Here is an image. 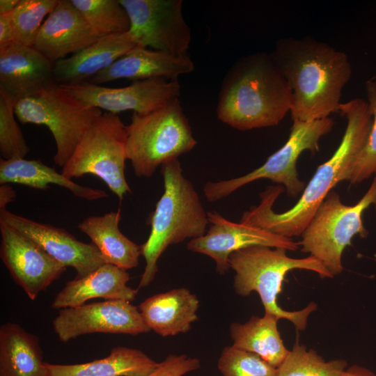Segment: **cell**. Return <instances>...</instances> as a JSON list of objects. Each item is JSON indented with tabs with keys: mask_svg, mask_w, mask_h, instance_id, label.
<instances>
[{
	"mask_svg": "<svg viewBox=\"0 0 376 376\" xmlns=\"http://www.w3.org/2000/svg\"><path fill=\"white\" fill-rule=\"evenodd\" d=\"M368 104L373 116L372 127L363 148L357 155L348 180L357 184L376 173V79L365 83Z\"/></svg>",
	"mask_w": 376,
	"mask_h": 376,
	"instance_id": "33",
	"label": "cell"
},
{
	"mask_svg": "<svg viewBox=\"0 0 376 376\" xmlns=\"http://www.w3.org/2000/svg\"><path fill=\"white\" fill-rule=\"evenodd\" d=\"M217 367L223 376H277V368L258 355L233 345L223 349Z\"/></svg>",
	"mask_w": 376,
	"mask_h": 376,
	"instance_id": "31",
	"label": "cell"
},
{
	"mask_svg": "<svg viewBox=\"0 0 376 376\" xmlns=\"http://www.w3.org/2000/svg\"><path fill=\"white\" fill-rule=\"evenodd\" d=\"M120 210L101 216H90L79 224V229L89 237L105 263L127 270L139 265L141 246L128 239L119 229Z\"/></svg>",
	"mask_w": 376,
	"mask_h": 376,
	"instance_id": "23",
	"label": "cell"
},
{
	"mask_svg": "<svg viewBox=\"0 0 376 376\" xmlns=\"http://www.w3.org/2000/svg\"><path fill=\"white\" fill-rule=\"evenodd\" d=\"M164 192L149 219L151 230L141 246L146 267L139 288L149 285L158 271L157 261L172 244L205 234L207 212L191 182L185 177L178 159L161 166Z\"/></svg>",
	"mask_w": 376,
	"mask_h": 376,
	"instance_id": "4",
	"label": "cell"
},
{
	"mask_svg": "<svg viewBox=\"0 0 376 376\" xmlns=\"http://www.w3.org/2000/svg\"><path fill=\"white\" fill-rule=\"evenodd\" d=\"M334 125V120L330 117L312 121H293L287 141L261 166L240 177L206 182L203 187L206 199L210 202L219 201L242 186L263 178L283 185L288 196H297L306 187L305 182L298 178L296 165L299 157L305 150L312 153L318 151L320 138L329 133Z\"/></svg>",
	"mask_w": 376,
	"mask_h": 376,
	"instance_id": "10",
	"label": "cell"
},
{
	"mask_svg": "<svg viewBox=\"0 0 376 376\" xmlns=\"http://www.w3.org/2000/svg\"><path fill=\"white\" fill-rule=\"evenodd\" d=\"M194 70V64L189 55H173L136 45L90 82L99 85L120 79L132 81L157 78L173 80Z\"/></svg>",
	"mask_w": 376,
	"mask_h": 376,
	"instance_id": "19",
	"label": "cell"
},
{
	"mask_svg": "<svg viewBox=\"0 0 376 376\" xmlns=\"http://www.w3.org/2000/svg\"><path fill=\"white\" fill-rule=\"evenodd\" d=\"M54 63L33 47L13 42L0 47V91L15 103L55 83Z\"/></svg>",
	"mask_w": 376,
	"mask_h": 376,
	"instance_id": "17",
	"label": "cell"
},
{
	"mask_svg": "<svg viewBox=\"0 0 376 376\" xmlns=\"http://www.w3.org/2000/svg\"><path fill=\"white\" fill-rule=\"evenodd\" d=\"M287 250L266 246H251L232 253L228 259L230 268L235 272L233 287L240 296L258 294L265 313L285 319L297 330L306 329L309 315L318 309L314 301L299 311H286L277 303L285 274L292 269H304L318 274L321 278L331 279L332 274L316 258H293Z\"/></svg>",
	"mask_w": 376,
	"mask_h": 376,
	"instance_id": "5",
	"label": "cell"
},
{
	"mask_svg": "<svg viewBox=\"0 0 376 376\" xmlns=\"http://www.w3.org/2000/svg\"><path fill=\"white\" fill-rule=\"evenodd\" d=\"M136 45L128 31L102 36L82 50L56 61L54 82L76 84L91 79Z\"/></svg>",
	"mask_w": 376,
	"mask_h": 376,
	"instance_id": "20",
	"label": "cell"
},
{
	"mask_svg": "<svg viewBox=\"0 0 376 376\" xmlns=\"http://www.w3.org/2000/svg\"><path fill=\"white\" fill-rule=\"evenodd\" d=\"M342 376H376V375L366 368L353 365L347 368Z\"/></svg>",
	"mask_w": 376,
	"mask_h": 376,
	"instance_id": "37",
	"label": "cell"
},
{
	"mask_svg": "<svg viewBox=\"0 0 376 376\" xmlns=\"http://www.w3.org/2000/svg\"><path fill=\"white\" fill-rule=\"evenodd\" d=\"M16 197L15 191L8 184L0 187V210L6 209V205L13 201Z\"/></svg>",
	"mask_w": 376,
	"mask_h": 376,
	"instance_id": "36",
	"label": "cell"
},
{
	"mask_svg": "<svg viewBox=\"0 0 376 376\" xmlns=\"http://www.w3.org/2000/svg\"><path fill=\"white\" fill-rule=\"evenodd\" d=\"M126 139V125L120 117L102 113L83 135L61 173L69 179L94 175L122 200L132 192L125 175Z\"/></svg>",
	"mask_w": 376,
	"mask_h": 376,
	"instance_id": "9",
	"label": "cell"
},
{
	"mask_svg": "<svg viewBox=\"0 0 376 376\" xmlns=\"http://www.w3.org/2000/svg\"><path fill=\"white\" fill-rule=\"evenodd\" d=\"M101 37L71 0H59L42 23L33 47L55 63L82 50Z\"/></svg>",
	"mask_w": 376,
	"mask_h": 376,
	"instance_id": "18",
	"label": "cell"
},
{
	"mask_svg": "<svg viewBox=\"0 0 376 376\" xmlns=\"http://www.w3.org/2000/svg\"><path fill=\"white\" fill-rule=\"evenodd\" d=\"M142 351L118 346L101 359L70 365L45 362L46 376H147L159 366Z\"/></svg>",
	"mask_w": 376,
	"mask_h": 376,
	"instance_id": "25",
	"label": "cell"
},
{
	"mask_svg": "<svg viewBox=\"0 0 376 376\" xmlns=\"http://www.w3.org/2000/svg\"><path fill=\"white\" fill-rule=\"evenodd\" d=\"M0 232V256L3 264L15 282L30 299L35 300L61 276L66 267L2 220Z\"/></svg>",
	"mask_w": 376,
	"mask_h": 376,
	"instance_id": "14",
	"label": "cell"
},
{
	"mask_svg": "<svg viewBox=\"0 0 376 376\" xmlns=\"http://www.w3.org/2000/svg\"><path fill=\"white\" fill-rule=\"evenodd\" d=\"M52 326L58 340L63 343L93 333L135 336L150 331L138 308L125 300H106L62 308Z\"/></svg>",
	"mask_w": 376,
	"mask_h": 376,
	"instance_id": "13",
	"label": "cell"
},
{
	"mask_svg": "<svg viewBox=\"0 0 376 376\" xmlns=\"http://www.w3.org/2000/svg\"><path fill=\"white\" fill-rule=\"evenodd\" d=\"M0 220L33 240L49 256L82 278L105 264L101 253L93 243L78 240L64 228L33 221L0 210Z\"/></svg>",
	"mask_w": 376,
	"mask_h": 376,
	"instance_id": "16",
	"label": "cell"
},
{
	"mask_svg": "<svg viewBox=\"0 0 376 376\" xmlns=\"http://www.w3.org/2000/svg\"><path fill=\"white\" fill-rule=\"evenodd\" d=\"M0 183L19 184L40 190H46L49 185L53 184L64 187L75 196L88 201L108 197L104 191L79 185L62 173L57 172L55 169L36 159L1 158Z\"/></svg>",
	"mask_w": 376,
	"mask_h": 376,
	"instance_id": "26",
	"label": "cell"
},
{
	"mask_svg": "<svg viewBox=\"0 0 376 376\" xmlns=\"http://www.w3.org/2000/svg\"><path fill=\"white\" fill-rule=\"evenodd\" d=\"M376 205V177L363 196L354 205L343 204L338 193L331 191L303 231L298 242L301 251L318 259L334 276L343 270L342 254L354 236L368 235L362 216Z\"/></svg>",
	"mask_w": 376,
	"mask_h": 376,
	"instance_id": "7",
	"label": "cell"
},
{
	"mask_svg": "<svg viewBox=\"0 0 376 376\" xmlns=\"http://www.w3.org/2000/svg\"><path fill=\"white\" fill-rule=\"evenodd\" d=\"M59 0H20L10 13L15 42L33 47L44 18L58 5Z\"/></svg>",
	"mask_w": 376,
	"mask_h": 376,
	"instance_id": "30",
	"label": "cell"
},
{
	"mask_svg": "<svg viewBox=\"0 0 376 376\" xmlns=\"http://www.w3.org/2000/svg\"><path fill=\"white\" fill-rule=\"evenodd\" d=\"M14 41V31L10 14L0 15V47Z\"/></svg>",
	"mask_w": 376,
	"mask_h": 376,
	"instance_id": "35",
	"label": "cell"
},
{
	"mask_svg": "<svg viewBox=\"0 0 376 376\" xmlns=\"http://www.w3.org/2000/svg\"><path fill=\"white\" fill-rule=\"evenodd\" d=\"M292 95L272 53L239 58L221 84L218 119L240 131L277 125L290 111Z\"/></svg>",
	"mask_w": 376,
	"mask_h": 376,
	"instance_id": "3",
	"label": "cell"
},
{
	"mask_svg": "<svg viewBox=\"0 0 376 376\" xmlns=\"http://www.w3.org/2000/svg\"><path fill=\"white\" fill-rule=\"evenodd\" d=\"M130 279L127 270L105 263L84 277L68 281L54 297L52 308L79 306L93 298L132 301L138 289L127 285Z\"/></svg>",
	"mask_w": 376,
	"mask_h": 376,
	"instance_id": "21",
	"label": "cell"
},
{
	"mask_svg": "<svg viewBox=\"0 0 376 376\" xmlns=\"http://www.w3.org/2000/svg\"><path fill=\"white\" fill-rule=\"evenodd\" d=\"M60 85L86 104L114 114L125 111L148 113L179 99L181 94L178 79L164 78L132 81L119 88L90 81Z\"/></svg>",
	"mask_w": 376,
	"mask_h": 376,
	"instance_id": "12",
	"label": "cell"
},
{
	"mask_svg": "<svg viewBox=\"0 0 376 376\" xmlns=\"http://www.w3.org/2000/svg\"><path fill=\"white\" fill-rule=\"evenodd\" d=\"M207 217L210 224L209 230L203 236L191 240L187 248L212 258L219 274H224L229 270L230 255L241 249L266 246L294 251L299 246V243L292 238L241 222L230 221L215 211L207 212Z\"/></svg>",
	"mask_w": 376,
	"mask_h": 376,
	"instance_id": "15",
	"label": "cell"
},
{
	"mask_svg": "<svg viewBox=\"0 0 376 376\" xmlns=\"http://www.w3.org/2000/svg\"><path fill=\"white\" fill-rule=\"evenodd\" d=\"M39 338L19 324L0 327V376H46Z\"/></svg>",
	"mask_w": 376,
	"mask_h": 376,
	"instance_id": "24",
	"label": "cell"
},
{
	"mask_svg": "<svg viewBox=\"0 0 376 376\" xmlns=\"http://www.w3.org/2000/svg\"><path fill=\"white\" fill-rule=\"evenodd\" d=\"M347 368L345 359L326 361L297 340L277 368V376H342Z\"/></svg>",
	"mask_w": 376,
	"mask_h": 376,
	"instance_id": "28",
	"label": "cell"
},
{
	"mask_svg": "<svg viewBox=\"0 0 376 376\" xmlns=\"http://www.w3.org/2000/svg\"><path fill=\"white\" fill-rule=\"evenodd\" d=\"M130 22L136 45L173 55H189L191 32L182 0H119Z\"/></svg>",
	"mask_w": 376,
	"mask_h": 376,
	"instance_id": "11",
	"label": "cell"
},
{
	"mask_svg": "<svg viewBox=\"0 0 376 376\" xmlns=\"http://www.w3.org/2000/svg\"><path fill=\"white\" fill-rule=\"evenodd\" d=\"M201 367L200 361L186 354H169L147 376H183Z\"/></svg>",
	"mask_w": 376,
	"mask_h": 376,
	"instance_id": "34",
	"label": "cell"
},
{
	"mask_svg": "<svg viewBox=\"0 0 376 376\" xmlns=\"http://www.w3.org/2000/svg\"><path fill=\"white\" fill-rule=\"evenodd\" d=\"M126 131L127 157L139 178H150L197 144L179 99L148 113H133Z\"/></svg>",
	"mask_w": 376,
	"mask_h": 376,
	"instance_id": "6",
	"label": "cell"
},
{
	"mask_svg": "<svg viewBox=\"0 0 376 376\" xmlns=\"http://www.w3.org/2000/svg\"><path fill=\"white\" fill-rule=\"evenodd\" d=\"M338 113L347 121L340 145L332 156L318 167L297 203L283 213H276L273 205L284 188L269 186L260 193L259 204L244 212L240 222L288 238L302 234L332 188L339 182L348 180L372 127L368 104L361 98L341 103Z\"/></svg>",
	"mask_w": 376,
	"mask_h": 376,
	"instance_id": "1",
	"label": "cell"
},
{
	"mask_svg": "<svg viewBox=\"0 0 376 376\" xmlns=\"http://www.w3.org/2000/svg\"><path fill=\"white\" fill-rule=\"evenodd\" d=\"M271 53L292 93L293 121L339 113L342 90L352 75L345 52L307 36L279 39Z\"/></svg>",
	"mask_w": 376,
	"mask_h": 376,
	"instance_id": "2",
	"label": "cell"
},
{
	"mask_svg": "<svg viewBox=\"0 0 376 376\" xmlns=\"http://www.w3.org/2000/svg\"><path fill=\"white\" fill-rule=\"evenodd\" d=\"M15 113L22 124L46 126L56 146L54 161L63 166L80 139L93 123L102 113L54 83L38 93L17 101Z\"/></svg>",
	"mask_w": 376,
	"mask_h": 376,
	"instance_id": "8",
	"label": "cell"
},
{
	"mask_svg": "<svg viewBox=\"0 0 376 376\" xmlns=\"http://www.w3.org/2000/svg\"><path fill=\"white\" fill-rule=\"evenodd\" d=\"M199 300L185 288L152 295L139 309L148 327L163 337L185 334L198 320Z\"/></svg>",
	"mask_w": 376,
	"mask_h": 376,
	"instance_id": "22",
	"label": "cell"
},
{
	"mask_svg": "<svg viewBox=\"0 0 376 376\" xmlns=\"http://www.w3.org/2000/svg\"><path fill=\"white\" fill-rule=\"evenodd\" d=\"M20 0H0V15L11 13Z\"/></svg>",
	"mask_w": 376,
	"mask_h": 376,
	"instance_id": "38",
	"label": "cell"
},
{
	"mask_svg": "<svg viewBox=\"0 0 376 376\" xmlns=\"http://www.w3.org/2000/svg\"><path fill=\"white\" fill-rule=\"evenodd\" d=\"M15 103L0 91V152L1 158H24L29 151L15 116Z\"/></svg>",
	"mask_w": 376,
	"mask_h": 376,
	"instance_id": "32",
	"label": "cell"
},
{
	"mask_svg": "<svg viewBox=\"0 0 376 376\" xmlns=\"http://www.w3.org/2000/svg\"><path fill=\"white\" fill-rule=\"evenodd\" d=\"M279 320L275 316L265 313L263 317L251 316L243 324L231 323L232 345L258 355L277 368L290 352L278 329Z\"/></svg>",
	"mask_w": 376,
	"mask_h": 376,
	"instance_id": "27",
	"label": "cell"
},
{
	"mask_svg": "<svg viewBox=\"0 0 376 376\" xmlns=\"http://www.w3.org/2000/svg\"><path fill=\"white\" fill-rule=\"evenodd\" d=\"M92 29L100 36L130 30L128 15L119 0H71Z\"/></svg>",
	"mask_w": 376,
	"mask_h": 376,
	"instance_id": "29",
	"label": "cell"
}]
</instances>
